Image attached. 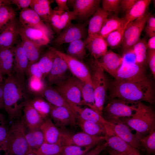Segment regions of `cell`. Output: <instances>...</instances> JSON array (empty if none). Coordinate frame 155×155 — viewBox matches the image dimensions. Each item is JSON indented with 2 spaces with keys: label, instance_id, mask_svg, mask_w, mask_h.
I'll return each instance as SVG.
<instances>
[{
  "label": "cell",
  "instance_id": "6da1fadb",
  "mask_svg": "<svg viewBox=\"0 0 155 155\" xmlns=\"http://www.w3.org/2000/svg\"><path fill=\"white\" fill-rule=\"evenodd\" d=\"M109 87L110 99L117 98L131 102L154 103L153 87L148 78L136 80L114 79Z\"/></svg>",
  "mask_w": 155,
  "mask_h": 155
},
{
  "label": "cell",
  "instance_id": "7a4b0ae2",
  "mask_svg": "<svg viewBox=\"0 0 155 155\" xmlns=\"http://www.w3.org/2000/svg\"><path fill=\"white\" fill-rule=\"evenodd\" d=\"M4 108L10 120L13 121L22 115V111L30 98L25 80L12 73L4 78Z\"/></svg>",
  "mask_w": 155,
  "mask_h": 155
},
{
  "label": "cell",
  "instance_id": "3957f363",
  "mask_svg": "<svg viewBox=\"0 0 155 155\" xmlns=\"http://www.w3.org/2000/svg\"><path fill=\"white\" fill-rule=\"evenodd\" d=\"M123 123L142 135L154 130L155 125V113L149 106L141 101L135 102V112L132 116L120 119Z\"/></svg>",
  "mask_w": 155,
  "mask_h": 155
},
{
  "label": "cell",
  "instance_id": "277c9868",
  "mask_svg": "<svg viewBox=\"0 0 155 155\" xmlns=\"http://www.w3.org/2000/svg\"><path fill=\"white\" fill-rule=\"evenodd\" d=\"M24 124L22 119L12 123L3 147L4 151L10 155H26L32 152L25 138Z\"/></svg>",
  "mask_w": 155,
  "mask_h": 155
},
{
  "label": "cell",
  "instance_id": "5b68a950",
  "mask_svg": "<svg viewBox=\"0 0 155 155\" xmlns=\"http://www.w3.org/2000/svg\"><path fill=\"white\" fill-rule=\"evenodd\" d=\"M88 66L94 92L95 104L102 115L107 91L109 87L108 80L104 71L100 65L98 60L92 59L89 62Z\"/></svg>",
  "mask_w": 155,
  "mask_h": 155
},
{
  "label": "cell",
  "instance_id": "8992f818",
  "mask_svg": "<svg viewBox=\"0 0 155 155\" xmlns=\"http://www.w3.org/2000/svg\"><path fill=\"white\" fill-rule=\"evenodd\" d=\"M150 13L147 12L141 17L129 23L127 26L121 44L123 56L130 52L133 46L140 39L142 32Z\"/></svg>",
  "mask_w": 155,
  "mask_h": 155
},
{
  "label": "cell",
  "instance_id": "52a82bcc",
  "mask_svg": "<svg viewBox=\"0 0 155 155\" xmlns=\"http://www.w3.org/2000/svg\"><path fill=\"white\" fill-rule=\"evenodd\" d=\"M135 102H129L117 98L110 99L103 109L108 119L107 121L115 123L120 121L121 118L131 117L135 112Z\"/></svg>",
  "mask_w": 155,
  "mask_h": 155
},
{
  "label": "cell",
  "instance_id": "ba28073f",
  "mask_svg": "<svg viewBox=\"0 0 155 155\" xmlns=\"http://www.w3.org/2000/svg\"><path fill=\"white\" fill-rule=\"evenodd\" d=\"M49 49L62 58L74 76L81 81L92 83L90 73L88 66L82 60L63 53L53 47L48 46Z\"/></svg>",
  "mask_w": 155,
  "mask_h": 155
},
{
  "label": "cell",
  "instance_id": "9c48e42d",
  "mask_svg": "<svg viewBox=\"0 0 155 155\" xmlns=\"http://www.w3.org/2000/svg\"><path fill=\"white\" fill-rule=\"evenodd\" d=\"M54 88L73 109L75 106L84 105L80 90L75 83L74 77L67 78Z\"/></svg>",
  "mask_w": 155,
  "mask_h": 155
},
{
  "label": "cell",
  "instance_id": "30bf717a",
  "mask_svg": "<svg viewBox=\"0 0 155 155\" xmlns=\"http://www.w3.org/2000/svg\"><path fill=\"white\" fill-rule=\"evenodd\" d=\"M106 138V136H92L83 132L73 135L62 133L61 144L62 146L73 145L82 147L94 146L105 140Z\"/></svg>",
  "mask_w": 155,
  "mask_h": 155
},
{
  "label": "cell",
  "instance_id": "8fae6325",
  "mask_svg": "<svg viewBox=\"0 0 155 155\" xmlns=\"http://www.w3.org/2000/svg\"><path fill=\"white\" fill-rule=\"evenodd\" d=\"M19 21L21 26L39 29L43 31L51 39L53 38L52 30L32 9L27 8L21 10Z\"/></svg>",
  "mask_w": 155,
  "mask_h": 155
},
{
  "label": "cell",
  "instance_id": "7c38bea8",
  "mask_svg": "<svg viewBox=\"0 0 155 155\" xmlns=\"http://www.w3.org/2000/svg\"><path fill=\"white\" fill-rule=\"evenodd\" d=\"M146 67L135 62H129L123 58V63L114 79L126 80H136L147 78Z\"/></svg>",
  "mask_w": 155,
  "mask_h": 155
},
{
  "label": "cell",
  "instance_id": "4fadbf2b",
  "mask_svg": "<svg viewBox=\"0 0 155 155\" xmlns=\"http://www.w3.org/2000/svg\"><path fill=\"white\" fill-rule=\"evenodd\" d=\"M85 24H74L71 23L64 28L55 39L54 43L59 46L70 43L78 39H84L86 34Z\"/></svg>",
  "mask_w": 155,
  "mask_h": 155
},
{
  "label": "cell",
  "instance_id": "5bb4252c",
  "mask_svg": "<svg viewBox=\"0 0 155 155\" xmlns=\"http://www.w3.org/2000/svg\"><path fill=\"white\" fill-rule=\"evenodd\" d=\"M20 26L15 19L0 30V49L13 48L19 35Z\"/></svg>",
  "mask_w": 155,
  "mask_h": 155
},
{
  "label": "cell",
  "instance_id": "9a60e30c",
  "mask_svg": "<svg viewBox=\"0 0 155 155\" xmlns=\"http://www.w3.org/2000/svg\"><path fill=\"white\" fill-rule=\"evenodd\" d=\"M50 104V118L57 127H64L75 125L77 117L67 108Z\"/></svg>",
  "mask_w": 155,
  "mask_h": 155
},
{
  "label": "cell",
  "instance_id": "2e32d148",
  "mask_svg": "<svg viewBox=\"0 0 155 155\" xmlns=\"http://www.w3.org/2000/svg\"><path fill=\"white\" fill-rule=\"evenodd\" d=\"M98 60L99 63L104 71L115 78L123 61V57L111 50L107 51Z\"/></svg>",
  "mask_w": 155,
  "mask_h": 155
},
{
  "label": "cell",
  "instance_id": "e0dca14e",
  "mask_svg": "<svg viewBox=\"0 0 155 155\" xmlns=\"http://www.w3.org/2000/svg\"><path fill=\"white\" fill-rule=\"evenodd\" d=\"M14 53L12 73L25 80V76L30 64L29 60L24 50L22 42L13 47Z\"/></svg>",
  "mask_w": 155,
  "mask_h": 155
},
{
  "label": "cell",
  "instance_id": "ac0fdd59",
  "mask_svg": "<svg viewBox=\"0 0 155 155\" xmlns=\"http://www.w3.org/2000/svg\"><path fill=\"white\" fill-rule=\"evenodd\" d=\"M110 126L114 133L133 148H139L140 140L143 136L137 133H132L127 125L121 120L115 123H111Z\"/></svg>",
  "mask_w": 155,
  "mask_h": 155
},
{
  "label": "cell",
  "instance_id": "d6986e66",
  "mask_svg": "<svg viewBox=\"0 0 155 155\" xmlns=\"http://www.w3.org/2000/svg\"><path fill=\"white\" fill-rule=\"evenodd\" d=\"M68 69L65 61L56 54L51 69L46 77L49 85H56L66 79L65 75Z\"/></svg>",
  "mask_w": 155,
  "mask_h": 155
},
{
  "label": "cell",
  "instance_id": "ffe728a7",
  "mask_svg": "<svg viewBox=\"0 0 155 155\" xmlns=\"http://www.w3.org/2000/svg\"><path fill=\"white\" fill-rule=\"evenodd\" d=\"M77 17L76 14L73 11H60L53 10L49 18V22L51 24L55 31L59 34L71 23L72 20Z\"/></svg>",
  "mask_w": 155,
  "mask_h": 155
},
{
  "label": "cell",
  "instance_id": "44dd1931",
  "mask_svg": "<svg viewBox=\"0 0 155 155\" xmlns=\"http://www.w3.org/2000/svg\"><path fill=\"white\" fill-rule=\"evenodd\" d=\"M30 98L26 102L23 108L22 120L30 130L40 129L45 120L42 118L32 106Z\"/></svg>",
  "mask_w": 155,
  "mask_h": 155
},
{
  "label": "cell",
  "instance_id": "7402d4cb",
  "mask_svg": "<svg viewBox=\"0 0 155 155\" xmlns=\"http://www.w3.org/2000/svg\"><path fill=\"white\" fill-rule=\"evenodd\" d=\"M100 0H76L73 3V11L81 19L85 20L99 8Z\"/></svg>",
  "mask_w": 155,
  "mask_h": 155
},
{
  "label": "cell",
  "instance_id": "603a6c76",
  "mask_svg": "<svg viewBox=\"0 0 155 155\" xmlns=\"http://www.w3.org/2000/svg\"><path fill=\"white\" fill-rule=\"evenodd\" d=\"M40 129L43 135L44 142L61 144L62 133L59 130L50 118L49 117L45 120Z\"/></svg>",
  "mask_w": 155,
  "mask_h": 155
},
{
  "label": "cell",
  "instance_id": "cb8c5ba5",
  "mask_svg": "<svg viewBox=\"0 0 155 155\" xmlns=\"http://www.w3.org/2000/svg\"><path fill=\"white\" fill-rule=\"evenodd\" d=\"M42 97L53 105L66 108L77 119L78 118V115L75 112L70 104L54 88L46 86L43 93Z\"/></svg>",
  "mask_w": 155,
  "mask_h": 155
},
{
  "label": "cell",
  "instance_id": "d4e9b609",
  "mask_svg": "<svg viewBox=\"0 0 155 155\" xmlns=\"http://www.w3.org/2000/svg\"><path fill=\"white\" fill-rule=\"evenodd\" d=\"M79 117L86 121L99 123L104 125L106 130L111 129V123L104 119L98 113L88 107L82 108L76 106L74 109Z\"/></svg>",
  "mask_w": 155,
  "mask_h": 155
},
{
  "label": "cell",
  "instance_id": "484cf974",
  "mask_svg": "<svg viewBox=\"0 0 155 155\" xmlns=\"http://www.w3.org/2000/svg\"><path fill=\"white\" fill-rule=\"evenodd\" d=\"M106 136L105 141L107 146L113 150L120 153L141 155L136 148L115 134Z\"/></svg>",
  "mask_w": 155,
  "mask_h": 155
},
{
  "label": "cell",
  "instance_id": "4316f807",
  "mask_svg": "<svg viewBox=\"0 0 155 155\" xmlns=\"http://www.w3.org/2000/svg\"><path fill=\"white\" fill-rule=\"evenodd\" d=\"M109 15L108 12L100 8L94 13L89 22L88 30V37L91 38L98 35Z\"/></svg>",
  "mask_w": 155,
  "mask_h": 155
},
{
  "label": "cell",
  "instance_id": "83f0119b",
  "mask_svg": "<svg viewBox=\"0 0 155 155\" xmlns=\"http://www.w3.org/2000/svg\"><path fill=\"white\" fill-rule=\"evenodd\" d=\"M74 78L80 90L84 105L86 106L101 115L95 104L94 94L92 84L84 82L74 76Z\"/></svg>",
  "mask_w": 155,
  "mask_h": 155
},
{
  "label": "cell",
  "instance_id": "f1b7e54d",
  "mask_svg": "<svg viewBox=\"0 0 155 155\" xmlns=\"http://www.w3.org/2000/svg\"><path fill=\"white\" fill-rule=\"evenodd\" d=\"M86 46L93 58L98 59L103 56L107 51L108 45L105 39L98 35L89 38Z\"/></svg>",
  "mask_w": 155,
  "mask_h": 155
},
{
  "label": "cell",
  "instance_id": "f546056e",
  "mask_svg": "<svg viewBox=\"0 0 155 155\" xmlns=\"http://www.w3.org/2000/svg\"><path fill=\"white\" fill-rule=\"evenodd\" d=\"M20 30L28 39L39 46L47 45L50 42L51 39L40 30L20 26Z\"/></svg>",
  "mask_w": 155,
  "mask_h": 155
},
{
  "label": "cell",
  "instance_id": "4dcf8cb0",
  "mask_svg": "<svg viewBox=\"0 0 155 155\" xmlns=\"http://www.w3.org/2000/svg\"><path fill=\"white\" fill-rule=\"evenodd\" d=\"M151 0H137L131 8L126 12L123 18L127 25L128 24L142 16L147 13Z\"/></svg>",
  "mask_w": 155,
  "mask_h": 155
},
{
  "label": "cell",
  "instance_id": "1f68e13d",
  "mask_svg": "<svg viewBox=\"0 0 155 155\" xmlns=\"http://www.w3.org/2000/svg\"><path fill=\"white\" fill-rule=\"evenodd\" d=\"M19 35L22 40V47L30 64L38 62L40 59L42 47L38 46L28 39L20 30V28Z\"/></svg>",
  "mask_w": 155,
  "mask_h": 155
},
{
  "label": "cell",
  "instance_id": "d6a6232c",
  "mask_svg": "<svg viewBox=\"0 0 155 155\" xmlns=\"http://www.w3.org/2000/svg\"><path fill=\"white\" fill-rule=\"evenodd\" d=\"M14 53L13 47L0 49V72L7 75L12 73Z\"/></svg>",
  "mask_w": 155,
  "mask_h": 155
},
{
  "label": "cell",
  "instance_id": "836d02e7",
  "mask_svg": "<svg viewBox=\"0 0 155 155\" xmlns=\"http://www.w3.org/2000/svg\"><path fill=\"white\" fill-rule=\"evenodd\" d=\"M77 123L82 132L92 136H106L107 132L102 125L84 120L79 117L77 119Z\"/></svg>",
  "mask_w": 155,
  "mask_h": 155
},
{
  "label": "cell",
  "instance_id": "e575fe53",
  "mask_svg": "<svg viewBox=\"0 0 155 155\" xmlns=\"http://www.w3.org/2000/svg\"><path fill=\"white\" fill-rule=\"evenodd\" d=\"M51 2L48 0H32L30 6L44 22L48 23L53 10L50 6Z\"/></svg>",
  "mask_w": 155,
  "mask_h": 155
},
{
  "label": "cell",
  "instance_id": "d590c367",
  "mask_svg": "<svg viewBox=\"0 0 155 155\" xmlns=\"http://www.w3.org/2000/svg\"><path fill=\"white\" fill-rule=\"evenodd\" d=\"M146 36H144L133 46L131 51L135 57V62L143 66L147 65L146 58L148 48Z\"/></svg>",
  "mask_w": 155,
  "mask_h": 155
},
{
  "label": "cell",
  "instance_id": "8d00e7d4",
  "mask_svg": "<svg viewBox=\"0 0 155 155\" xmlns=\"http://www.w3.org/2000/svg\"><path fill=\"white\" fill-rule=\"evenodd\" d=\"M125 25L127 26L124 20L116 16L108 18L104 22L98 36L104 38L111 32Z\"/></svg>",
  "mask_w": 155,
  "mask_h": 155
},
{
  "label": "cell",
  "instance_id": "74e56055",
  "mask_svg": "<svg viewBox=\"0 0 155 155\" xmlns=\"http://www.w3.org/2000/svg\"><path fill=\"white\" fill-rule=\"evenodd\" d=\"M89 40L87 37L85 39H78L70 43L67 49V54L82 60L86 55V48Z\"/></svg>",
  "mask_w": 155,
  "mask_h": 155
},
{
  "label": "cell",
  "instance_id": "f35d334b",
  "mask_svg": "<svg viewBox=\"0 0 155 155\" xmlns=\"http://www.w3.org/2000/svg\"><path fill=\"white\" fill-rule=\"evenodd\" d=\"M55 55L56 54L54 52L49 49L37 62L44 80L51 69Z\"/></svg>",
  "mask_w": 155,
  "mask_h": 155
},
{
  "label": "cell",
  "instance_id": "ab89813d",
  "mask_svg": "<svg viewBox=\"0 0 155 155\" xmlns=\"http://www.w3.org/2000/svg\"><path fill=\"white\" fill-rule=\"evenodd\" d=\"M31 102L34 109L44 120L49 117L50 111V104L40 96H34L30 98Z\"/></svg>",
  "mask_w": 155,
  "mask_h": 155
},
{
  "label": "cell",
  "instance_id": "60d3db41",
  "mask_svg": "<svg viewBox=\"0 0 155 155\" xmlns=\"http://www.w3.org/2000/svg\"><path fill=\"white\" fill-rule=\"evenodd\" d=\"M25 138L32 152L37 150L44 142L43 135L40 129L30 130L26 133Z\"/></svg>",
  "mask_w": 155,
  "mask_h": 155
},
{
  "label": "cell",
  "instance_id": "b9f144b4",
  "mask_svg": "<svg viewBox=\"0 0 155 155\" xmlns=\"http://www.w3.org/2000/svg\"><path fill=\"white\" fill-rule=\"evenodd\" d=\"M26 85L27 90L30 94L34 96L42 97L46 86L44 80L32 76L28 77Z\"/></svg>",
  "mask_w": 155,
  "mask_h": 155
},
{
  "label": "cell",
  "instance_id": "7bdbcfd3",
  "mask_svg": "<svg viewBox=\"0 0 155 155\" xmlns=\"http://www.w3.org/2000/svg\"><path fill=\"white\" fill-rule=\"evenodd\" d=\"M127 25L123 26L108 35L104 38L108 46L115 48L121 45L122 42L124 32Z\"/></svg>",
  "mask_w": 155,
  "mask_h": 155
},
{
  "label": "cell",
  "instance_id": "ee69618b",
  "mask_svg": "<svg viewBox=\"0 0 155 155\" xmlns=\"http://www.w3.org/2000/svg\"><path fill=\"white\" fill-rule=\"evenodd\" d=\"M62 147L60 144L44 142L37 150L32 152L36 155H60Z\"/></svg>",
  "mask_w": 155,
  "mask_h": 155
},
{
  "label": "cell",
  "instance_id": "f6af8a7d",
  "mask_svg": "<svg viewBox=\"0 0 155 155\" xmlns=\"http://www.w3.org/2000/svg\"><path fill=\"white\" fill-rule=\"evenodd\" d=\"M16 12L9 5L3 6L0 8V30L6 24L15 19Z\"/></svg>",
  "mask_w": 155,
  "mask_h": 155
},
{
  "label": "cell",
  "instance_id": "bcb514c9",
  "mask_svg": "<svg viewBox=\"0 0 155 155\" xmlns=\"http://www.w3.org/2000/svg\"><path fill=\"white\" fill-rule=\"evenodd\" d=\"M93 147H82L73 145L63 146L60 155H84Z\"/></svg>",
  "mask_w": 155,
  "mask_h": 155
},
{
  "label": "cell",
  "instance_id": "7dc6e473",
  "mask_svg": "<svg viewBox=\"0 0 155 155\" xmlns=\"http://www.w3.org/2000/svg\"><path fill=\"white\" fill-rule=\"evenodd\" d=\"M140 143L144 146L147 152L152 154L155 150V131L153 130L146 137H143L140 140Z\"/></svg>",
  "mask_w": 155,
  "mask_h": 155
},
{
  "label": "cell",
  "instance_id": "c3c4849f",
  "mask_svg": "<svg viewBox=\"0 0 155 155\" xmlns=\"http://www.w3.org/2000/svg\"><path fill=\"white\" fill-rule=\"evenodd\" d=\"M121 0H103L102 1V9L107 12H119L120 8Z\"/></svg>",
  "mask_w": 155,
  "mask_h": 155
},
{
  "label": "cell",
  "instance_id": "681fc988",
  "mask_svg": "<svg viewBox=\"0 0 155 155\" xmlns=\"http://www.w3.org/2000/svg\"><path fill=\"white\" fill-rule=\"evenodd\" d=\"M144 29L146 35L149 37L155 36V18L151 13L147 20Z\"/></svg>",
  "mask_w": 155,
  "mask_h": 155
},
{
  "label": "cell",
  "instance_id": "f907efd6",
  "mask_svg": "<svg viewBox=\"0 0 155 155\" xmlns=\"http://www.w3.org/2000/svg\"><path fill=\"white\" fill-rule=\"evenodd\" d=\"M26 75L28 77L32 76L43 80L42 74L37 62L29 64L27 70Z\"/></svg>",
  "mask_w": 155,
  "mask_h": 155
},
{
  "label": "cell",
  "instance_id": "816d5d0a",
  "mask_svg": "<svg viewBox=\"0 0 155 155\" xmlns=\"http://www.w3.org/2000/svg\"><path fill=\"white\" fill-rule=\"evenodd\" d=\"M146 61L151 72L155 78V50L147 49Z\"/></svg>",
  "mask_w": 155,
  "mask_h": 155
},
{
  "label": "cell",
  "instance_id": "f5cc1de1",
  "mask_svg": "<svg viewBox=\"0 0 155 155\" xmlns=\"http://www.w3.org/2000/svg\"><path fill=\"white\" fill-rule=\"evenodd\" d=\"M106 142H101L93 149H91L84 155H98L107 147Z\"/></svg>",
  "mask_w": 155,
  "mask_h": 155
},
{
  "label": "cell",
  "instance_id": "db71d44e",
  "mask_svg": "<svg viewBox=\"0 0 155 155\" xmlns=\"http://www.w3.org/2000/svg\"><path fill=\"white\" fill-rule=\"evenodd\" d=\"M137 0H121L120 8L126 12L130 9Z\"/></svg>",
  "mask_w": 155,
  "mask_h": 155
},
{
  "label": "cell",
  "instance_id": "11a10c76",
  "mask_svg": "<svg viewBox=\"0 0 155 155\" xmlns=\"http://www.w3.org/2000/svg\"><path fill=\"white\" fill-rule=\"evenodd\" d=\"M32 0H11L12 4H14L21 10L28 8Z\"/></svg>",
  "mask_w": 155,
  "mask_h": 155
},
{
  "label": "cell",
  "instance_id": "9f6ffc18",
  "mask_svg": "<svg viewBox=\"0 0 155 155\" xmlns=\"http://www.w3.org/2000/svg\"><path fill=\"white\" fill-rule=\"evenodd\" d=\"M8 133L5 124L0 125V146L3 147L5 142Z\"/></svg>",
  "mask_w": 155,
  "mask_h": 155
},
{
  "label": "cell",
  "instance_id": "6f0895ef",
  "mask_svg": "<svg viewBox=\"0 0 155 155\" xmlns=\"http://www.w3.org/2000/svg\"><path fill=\"white\" fill-rule=\"evenodd\" d=\"M55 2L58 7V10L60 11H65L69 10L67 6V0H55Z\"/></svg>",
  "mask_w": 155,
  "mask_h": 155
},
{
  "label": "cell",
  "instance_id": "680465c9",
  "mask_svg": "<svg viewBox=\"0 0 155 155\" xmlns=\"http://www.w3.org/2000/svg\"><path fill=\"white\" fill-rule=\"evenodd\" d=\"M4 82H0V110L4 108V103L3 100V88Z\"/></svg>",
  "mask_w": 155,
  "mask_h": 155
},
{
  "label": "cell",
  "instance_id": "91938a15",
  "mask_svg": "<svg viewBox=\"0 0 155 155\" xmlns=\"http://www.w3.org/2000/svg\"><path fill=\"white\" fill-rule=\"evenodd\" d=\"M148 49L155 50V36L150 37L147 41Z\"/></svg>",
  "mask_w": 155,
  "mask_h": 155
},
{
  "label": "cell",
  "instance_id": "94428289",
  "mask_svg": "<svg viewBox=\"0 0 155 155\" xmlns=\"http://www.w3.org/2000/svg\"><path fill=\"white\" fill-rule=\"evenodd\" d=\"M110 155H134L131 154L120 153L115 151L112 149H109L107 151Z\"/></svg>",
  "mask_w": 155,
  "mask_h": 155
},
{
  "label": "cell",
  "instance_id": "6125c7cd",
  "mask_svg": "<svg viewBox=\"0 0 155 155\" xmlns=\"http://www.w3.org/2000/svg\"><path fill=\"white\" fill-rule=\"evenodd\" d=\"M11 0H0V8L5 5H10L11 4Z\"/></svg>",
  "mask_w": 155,
  "mask_h": 155
},
{
  "label": "cell",
  "instance_id": "be15d7a7",
  "mask_svg": "<svg viewBox=\"0 0 155 155\" xmlns=\"http://www.w3.org/2000/svg\"><path fill=\"white\" fill-rule=\"evenodd\" d=\"M5 124V121L3 115L0 113V125Z\"/></svg>",
  "mask_w": 155,
  "mask_h": 155
},
{
  "label": "cell",
  "instance_id": "e7e4bbea",
  "mask_svg": "<svg viewBox=\"0 0 155 155\" xmlns=\"http://www.w3.org/2000/svg\"><path fill=\"white\" fill-rule=\"evenodd\" d=\"M3 75L0 72V82H3L4 80V78Z\"/></svg>",
  "mask_w": 155,
  "mask_h": 155
},
{
  "label": "cell",
  "instance_id": "03108f58",
  "mask_svg": "<svg viewBox=\"0 0 155 155\" xmlns=\"http://www.w3.org/2000/svg\"><path fill=\"white\" fill-rule=\"evenodd\" d=\"M26 155H36L34 153L32 152L27 154Z\"/></svg>",
  "mask_w": 155,
  "mask_h": 155
},
{
  "label": "cell",
  "instance_id": "003e7915",
  "mask_svg": "<svg viewBox=\"0 0 155 155\" xmlns=\"http://www.w3.org/2000/svg\"><path fill=\"white\" fill-rule=\"evenodd\" d=\"M2 150L3 151V149H2V148H1V146H0V152H1V151H2ZM0 155H1V154H0Z\"/></svg>",
  "mask_w": 155,
  "mask_h": 155
}]
</instances>
